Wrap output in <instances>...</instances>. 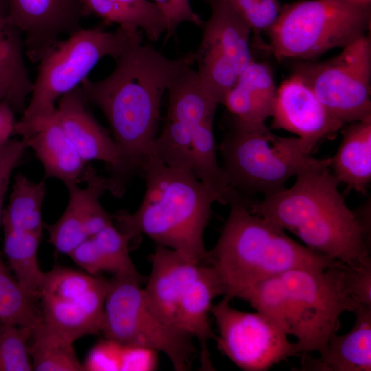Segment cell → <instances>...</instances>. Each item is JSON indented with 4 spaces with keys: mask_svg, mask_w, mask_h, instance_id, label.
<instances>
[{
    "mask_svg": "<svg viewBox=\"0 0 371 371\" xmlns=\"http://www.w3.org/2000/svg\"><path fill=\"white\" fill-rule=\"evenodd\" d=\"M113 71L104 78L80 85L88 103L104 115L119 154L115 173L130 180L139 175L151 154L160 119L161 98L186 66L195 60L193 52L170 59L142 36L131 41L115 59Z\"/></svg>",
    "mask_w": 371,
    "mask_h": 371,
    "instance_id": "6da1fadb",
    "label": "cell"
},
{
    "mask_svg": "<svg viewBox=\"0 0 371 371\" xmlns=\"http://www.w3.org/2000/svg\"><path fill=\"white\" fill-rule=\"evenodd\" d=\"M295 177L290 188L257 202L247 201L249 210L317 253L350 267L371 265L368 220L347 205L328 159H317Z\"/></svg>",
    "mask_w": 371,
    "mask_h": 371,
    "instance_id": "7a4b0ae2",
    "label": "cell"
},
{
    "mask_svg": "<svg viewBox=\"0 0 371 371\" xmlns=\"http://www.w3.org/2000/svg\"><path fill=\"white\" fill-rule=\"evenodd\" d=\"M139 175L146 190L138 209L113 216L117 227L133 238L145 234L194 260L209 262L203 241L212 205L220 195L188 168L168 166L150 155Z\"/></svg>",
    "mask_w": 371,
    "mask_h": 371,
    "instance_id": "3957f363",
    "label": "cell"
},
{
    "mask_svg": "<svg viewBox=\"0 0 371 371\" xmlns=\"http://www.w3.org/2000/svg\"><path fill=\"white\" fill-rule=\"evenodd\" d=\"M262 312L296 338L300 356L322 353L340 327V316L360 305L352 267L338 262L324 269H295L272 278L260 298Z\"/></svg>",
    "mask_w": 371,
    "mask_h": 371,
    "instance_id": "277c9868",
    "label": "cell"
},
{
    "mask_svg": "<svg viewBox=\"0 0 371 371\" xmlns=\"http://www.w3.org/2000/svg\"><path fill=\"white\" fill-rule=\"evenodd\" d=\"M229 216L209 262L230 301L243 290L295 269H324L339 262L302 245L271 221L252 213L247 201L230 204Z\"/></svg>",
    "mask_w": 371,
    "mask_h": 371,
    "instance_id": "5b68a950",
    "label": "cell"
},
{
    "mask_svg": "<svg viewBox=\"0 0 371 371\" xmlns=\"http://www.w3.org/2000/svg\"><path fill=\"white\" fill-rule=\"evenodd\" d=\"M218 149L230 186L243 199L274 194L311 165L313 157L297 137H280L265 125L232 122Z\"/></svg>",
    "mask_w": 371,
    "mask_h": 371,
    "instance_id": "8992f818",
    "label": "cell"
},
{
    "mask_svg": "<svg viewBox=\"0 0 371 371\" xmlns=\"http://www.w3.org/2000/svg\"><path fill=\"white\" fill-rule=\"evenodd\" d=\"M370 17V2L306 0L286 4L267 30L269 48L279 58H311L366 35Z\"/></svg>",
    "mask_w": 371,
    "mask_h": 371,
    "instance_id": "52a82bcc",
    "label": "cell"
},
{
    "mask_svg": "<svg viewBox=\"0 0 371 371\" xmlns=\"http://www.w3.org/2000/svg\"><path fill=\"white\" fill-rule=\"evenodd\" d=\"M142 33L134 27L118 26L109 32L99 25L81 27L59 40L38 62L30 100L19 122L28 123L53 114L59 98L79 87L102 58L115 59Z\"/></svg>",
    "mask_w": 371,
    "mask_h": 371,
    "instance_id": "ba28073f",
    "label": "cell"
},
{
    "mask_svg": "<svg viewBox=\"0 0 371 371\" xmlns=\"http://www.w3.org/2000/svg\"><path fill=\"white\" fill-rule=\"evenodd\" d=\"M142 284L131 278L110 280L102 332L106 338L164 353L177 371L190 368L198 352L193 337L161 320L147 304Z\"/></svg>",
    "mask_w": 371,
    "mask_h": 371,
    "instance_id": "9c48e42d",
    "label": "cell"
},
{
    "mask_svg": "<svg viewBox=\"0 0 371 371\" xmlns=\"http://www.w3.org/2000/svg\"><path fill=\"white\" fill-rule=\"evenodd\" d=\"M344 124L371 117V42L362 36L330 59L304 63L295 72Z\"/></svg>",
    "mask_w": 371,
    "mask_h": 371,
    "instance_id": "30bf717a",
    "label": "cell"
},
{
    "mask_svg": "<svg viewBox=\"0 0 371 371\" xmlns=\"http://www.w3.org/2000/svg\"><path fill=\"white\" fill-rule=\"evenodd\" d=\"M110 280L56 267L45 273L39 299L41 322L74 342L102 332Z\"/></svg>",
    "mask_w": 371,
    "mask_h": 371,
    "instance_id": "8fae6325",
    "label": "cell"
},
{
    "mask_svg": "<svg viewBox=\"0 0 371 371\" xmlns=\"http://www.w3.org/2000/svg\"><path fill=\"white\" fill-rule=\"evenodd\" d=\"M205 1L211 14L201 27V40L193 52L194 63L205 90L218 104H223L239 75L253 60L249 48L251 31L225 0Z\"/></svg>",
    "mask_w": 371,
    "mask_h": 371,
    "instance_id": "7c38bea8",
    "label": "cell"
},
{
    "mask_svg": "<svg viewBox=\"0 0 371 371\" xmlns=\"http://www.w3.org/2000/svg\"><path fill=\"white\" fill-rule=\"evenodd\" d=\"M225 297L212 306L218 335V348L245 371H266L289 357L300 356L291 342L274 322L260 312L232 308Z\"/></svg>",
    "mask_w": 371,
    "mask_h": 371,
    "instance_id": "4fadbf2b",
    "label": "cell"
},
{
    "mask_svg": "<svg viewBox=\"0 0 371 371\" xmlns=\"http://www.w3.org/2000/svg\"><path fill=\"white\" fill-rule=\"evenodd\" d=\"M10 22L21 32L25 54L37 63L63 34L82 27L80 0H5Z\"/></svg>",
    "mask_w": 371,
    "mask_h": 371,
    "instance_id": "5bb4252c",
    "label": "cell"
},
{
    "mask_svg": "<svg viewBox=\"0 0 371 371\" xmlns=\"http://www.w3.org/2000/svg\"><path fill=\"white\" fill-rule=\"evenodd\" d=\"M271 117V128L296 135L311 154L320 142L333 138L344 125L295 73L276 89Z\"/></svg>",
    "mask_w": 371,
    "mask_h": 371,
    "instance_id": "9a60e30c",
    "label": "cell"
},
{
    "mask_svg": "<svg viewBox=\"0 0 371 371\" xmlns=\"http://www.w3.org/2000/svg\"><path fill=\"white\" fill-rule=\"evenodd\" d=\"M21 137L43 165L45 178H55L67 186L85 182L90 166L78 153L55 112L28 123L16 121L14 135Z\"/></svg>",
    "mask_w": 371,
    "mask_h": 371,
    "instance_id": "2e32d148",
    "label": "cell"
},
{
    "mask_svg": "<svg viewBox=\"0 0 371 371\" xmlns=\"http://www.w3.org/2000/svg\"><path fill=\"white\" fill-rule=\"evenodd\" d=\"M150 261L151 271L143 289L146 302L161 320L176 326L179 303L205 262L159 245Z\"/></svg>",
    "mask_w": 371,
    "mask_h": 371,
    "instance_id": "e0dca14e",
    "label": "cell"
},
{
    "mask_svg": "<svg viewBox=\"0 0 371 371\" xmlns=\"http://www.w3.org/2000/svg\"><path fill=\"white\" fill-rule=\"evenodd\" d=\"M80 85L59 98L55 113L66 134L85 162L101 161L115 170L118 150L113 137L87 108Z\"/></svg>",
    "mask_w": 371,
    "mask_h": 371,
    "instance_id": "ac0fdd59",
    "label": "cell"
},
{
    "mask_svg": "<svg viewBox=\"0 0 371 371\" xmlns=\"http://www.w3.org/2000/svg\"><path fill=\"white\" fill-rule=\"evenodd\" d=\"M225 293V287L219 273L212 265L205 262L178 305L176 326L197 339L202 370H215L208 341L211 339L215 340L216 335L211 328L209 314L213 300Z\"/></svg>",
    "mask_w": 371,
    "mask_h": 371,
    "instance_id": "d6986e66",
    "label": "cell"
},
{
    "mask_svg": "<svg viewBox=\"0 0 371 371\" xmlns=\"http://www.w3.org/2000/svg\"><path fill=\"white\" fill-rule=\"evenodd\" d=\"M354 313L352 329L342 335L332 334L319 357L304 356L297 370H371V306L360 304Z\"/></svg>",
    "mask_w": 371,
    "mask_h": 371,
    "instance_id": "ffe728a7",
    "label": "cell"
},
{
    "mask_svg": "<svg viewBox=\"0 0 371 371\" xmlns=\"http://www.w3.org/2000/svg\"><path fill=\"white\" fill-rule=\"evenodd\" d=\"M85 182L67 186L68 203L60 218L54 223L44 225L49 233V240L56 250L63 254L70 253L87 238L85 226L95 209L100 205V197L109 189L107 177L97 174L90 166Z\"/></svg>",
    "mask_w": 371,
    "mask_h": 371,
    "instance_id": "44dd1931",
    "label": "cell"
},
{
    "mask_svg": "<svg viewBox=\"0 0 371 371\" xmlns=\"http://www.w3.org/2000/svg\"><path fill=\"white\" fill-rule=\"evenodd\" d=\"M276 89L269 67L254 59L239 75L223 104L232 120L246 124H263L272 115Z\"/></svg>",
    "mask_w": 371,
    "mask_h": 371,
    "instance_id": "7402d4cb",
    "label": "cell"
},
{
    "mask_svg": "<svg viewBox=\"0 0 371 371\" xmlns=\"http://www.w3.org/2000/svg\"><path fill=\"white\" fill-rule=\"evenodd\" d=\"M24 54L22 34L8 18L5 0H0V101L21 113L33 89Z\"/></svg>",
    "mask_w": 371,
    "mask_h": 371,
    "instance_id": "603a6c76",
    "label": "cell"
},
{
    "mask_svg": "<svg viewBox=\"0 0 371 371\" xmlns=\"http://www.w3.org/2000/svg\"><path fill=\"white\" fill-rule=\"evenodd\" d=\"M341 141L328 158V166L339 183L361 194L371 182V117L344 124Z\"/></svg>",
    "mask_w": 371,
    "mask_h": 371,
    "instance_id": "cb8c5ba5",
    "label": "cell"
},
{
    "mask_svg": "<svg viewBox=\"0 0 371 371\" xmlns=\"http://www.w3.org/2000/svg\"><path fill=\"white\" fill-rule=\"evenodd\" d=\"M85 16L94 15L105 23L130 26L144 32L152 41L166 32L164 18L148 0H80Z\"/></svg>",
    "mask_w": 371,
    "mask_h": 371,
    "instance_id": "d4e9b609",
    "label": "cell"
},
{
    "mask_svg": "<svg viewBox=\"0 0 371 371\" xmlns=\"http://www.w3.org/2000/svg\"><path fill=\"white\" fill-rule=\"evenodd\" d=\"M168 106L166 120L195 126L214 117L218 103L204 88L196 71L188 65L167 89Z\"/></svg>",
    "mask_w": 371,
    "mask_h": 371,
    "instance_id": "484cf974",
    "label": "cell"
},
{
    "mask_svg": "<svg viewBox=\"0 0 371 371\" xmlns=\"http://www.w3.org/2000/svg\"><path fill=\"white\" fill-rule=\"evenodd\" d=\"M214 117L194 126L191 147V170L196 177L221 196L222 204L241 199L230 186L217 161V146L213 128Z\"/></svg>",
    "mask_w": 371,
    "mask_h": 371,
    "instance_id": "4316f807",
    "label": "cell"
},
{
    "mask_svg": "<svg viewBox=\"0 0 371 371\" xmlns=\"http://www.w3.org/2000/svg\"><path fill=\"white\" fill-rule=\"evenodd\" d=\"M4 250L16 280L33 300L39 299L45 273L39 267L38 249L41 235L3 228Z\"/></svg>",
    "mask_w": 371,
    "mask_h": 371,
    "instance_id": "83f0119b",
    "label": "cell"
},
{
    "mask_svg": "<svg viewBox=\"0 0 371 371\" xmlns=\"http://www.w3.org/2000/svg\"><path fill=\"white\" fill-rule=\"evenodd\" d=\"M46 193L43 181L38 183L19 174L15 177L9 203L3 210L1 224L10 228L42 235V205Z\"/></svg>",
    "mask_w": 371,
    "mask_h": 371,
    "instance_id": "f1b7e54d",
    "label": "cell"
},
{
    "mask_svg": "<svg viewBox=\"0 0 371 371\" xmlns=\"http://www.w3.org/2000/svg\"><path fill=\"white\" fill-rule=\"evenodd\" d=\"M31 340L29 347L32 370H84L76 355L74 342L47 328L41 321L34 329Z\"/></svg>",
    "mask_w": 371,
    "mask_h": 371,
    "instance_id": "f546056e",
    "label": "cell"
},
{
    "mask_svg": "<svg viewBox=\"0 0 371 371\" xmlns=\"http://www.w3.org/2000/svg\"><path fill=\"white\" fill-rule=\"evenodd\" d=\"M41 321L35 300L14 280L0 260V322L34 329Z\"/></svg>",
    "mask_w": 371,
    "mask_h": 371,
    "instance_id": "4dcf8cb0",
    "label": "cell"
},
{
    "mask_svg": "<svg viewBox=\"0 0 371 371\" xmlns=\"http://www.w3.org/2000/svg\"><path fill=\"white\" fill-rule=\"evenodd\" d=\"M195 126L166 120L160 135L153 144L151 155L168 166L191 170V147Z\"/></svg>",
    "mask_w": 371,
    "mask_h": 371,
    "instance_id": "1f68e13d",
    "label": "cell"
},
{
    "mask_svg": "<svg viewBox=\"0 0 371 371\" xmlns=\"http://www.w3.org/2000/svg\"><path fill=\"white\" fill-rule=\"evenodd\" d=\"M33 330L0 322V371L32 370L29 342Z\"/></svg>",
    "mask_w": 371,
    "mask_h": 371,
    "instance_id": "d6a6232c",
    "label": "cell"
},
{
    "mask_svg": "<svg viewBox=\"0 0 371 371\" xmlns=\"http://www.w3.org/2000/svg\"><path fill=\"white\" fill-rule=\"evenodd\" d=\"M225 1L247 24L258 44L261 43V32L271 27L282 8L278 0Z\"/></svg>",
    "mask_w": 371,
    "mask_h": 371,
    "instance_id": "836d02e7",
    "label": "cell"
},
{
    "mask_svg": "<svg viewBox=\"0 0 371 371\" xmlns=\"http://www.w3.org/2000/svg\"><path fill=\"white\" fill-rule=\"evenodd\" d=\"M124 344L106 338L99 341L89 353L84 370H121Z\"/></svg>",
    "mask_w": 371,
    "mask_h": 371,
    "instance_id": "e575fe53",
    "label": "cell"
},
{
    "mask_svg": "<svg viewBox=\"0 0 371 371\" xmlns=\"http://www.w3.org/2000/svg\"><path fill=\"white\" fill-rule=\"evenodd\" d=\"M162 14L166 25V41L175 34L177 27L184 22L201 27L203 21L193 10L190 0H153Z\"/></svg>",
    "mask_w": 371,
    "mask_h": 371,
    "instance_id": "d590c367",
    "label": "cell"
},
{
    "mask_svg": "<svg viewBox=\"0 0 371 371\" xmlns=\"http://www.w3.org/2000/svg\"><path fill=\"white\" fill-rule=\"evenodd\" d=\"M26 148L21 139H9L0 147V225L3 215V202L10 179L14 168Z\"/></svg>",
    "mask_w": 371,
    "mask_h": 371,
    "instance_id": "8d00e7d4",
    "label": "cell"
},
{
    "mask_svg": "<svg viewBox=\"0 0 371 371\" xmlns=\"http://www.w3.org/2000/svg\"><path fill=\"white\" fill-rule=\"evenodd\" d=\"M157 351L135 345L124 344L121 370L151 371L157 368Z\"/></svg>",
    "mask_w": 371,
    "mask_h": 371,
    "instance_id": "74e56055",
    "label": "cell"
},
{
    "mask_svg": "<svg viewBox=\"0 0 371 371\" xmlns=\"http://www.w3.org/2000/svg\"><path fill=\"white\" fill-rule=\"evenodd\" d=\"M17 120L11 106L0 101V147L14 135V129Z\"/></svg>",
    "mask_w": 371,
    "mask_h": 371,
    "instance_id": "f35d334b",
    "label": "cell"
},
{
    "mask_svg": "<svg viewBox=\"0 0 371 371\" xmlns=\"http://www.w3.org/2000/svg\"><path fill=\"white\" fill-rule=\"evenodd\" d=\"M359 1H363V2H370V0H355Z\"/></svg>",
    "mask_w": 371,
    "mask_h": 371,
    "instance_id": "ab89813d",
    "label": "cell"
}]
</instances>
